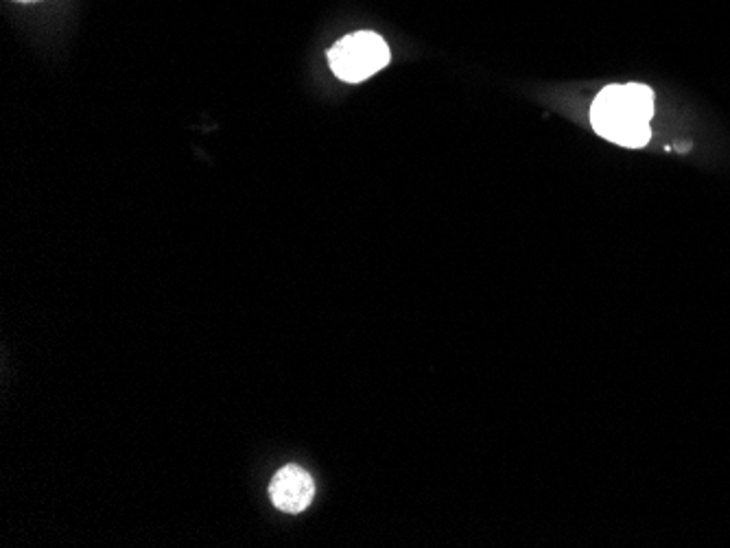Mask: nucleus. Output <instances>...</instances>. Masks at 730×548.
<instances>
[{
  "label": "nucleus",
  "mask_w": 730,
  "mask_h": 548,
  "mask_svg": "<svg viewBox=\"0 0 730 548\" xmlns=\"http://www.w3.org/2000/svg\"><path fill=\"white\" fill-rule=\"evenodd\" d=\"M18 2H35V0H18Z\"/></svg>",
  "instance_id": "4"
},
{
  "label": "nucleus",
  "mask_w": 730,
  "mask_h": 548,
  "mask_svg": "<svg viewBox=\"0 0 730 548\" xmlns=\"http://www.w3.org/2000/svg\"><path fill=\"white\" fill-rule=\"evenodd\" d=\"M313 497H315L313 477L296 464L285 466L271 479L269 499L276 505V510L285 514L304 512L313 503Z\"/></svg>",
  "instance_id": "3"
},
{
  "label": "nucleus",
  "mask_w": 730,
  "mask_h": 548,
  "mask_svg": "<svg viewBox=\"0 0 730 548\" xmlns=\"http://www.w3.org/2000/svg\"><path fill=\"white\" fill-rule=\"evenodd\" d=\"M390 46L379 33L359 31L348 37H341L328 50V63L333 72L346 83H359L370 79L374 72L383 70L390 63Z\"/></svg>",
  "instance_id": "2"
},
{
  "label": "nucleus",
  "mask_w": 730,
  "mask_h": 548,
  "mask_svg": "<svg viewBox=\"0 0 730 548\" xmlns=\"http://www.w3.org/2000/svg\"><path fill=\"white\" fill-rule=\"evenodd\" d=\"M654 116V92L639 83L604 88L593 107V129L622 147L639 149L650 142V120Z\"/></svg>",
  "instance_id": "1"
}]
</instances>
